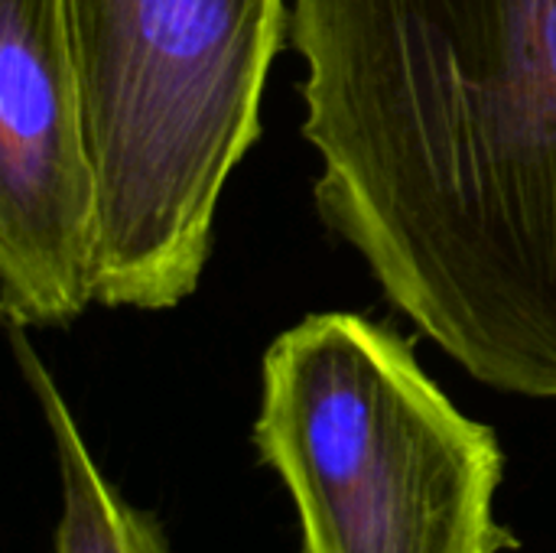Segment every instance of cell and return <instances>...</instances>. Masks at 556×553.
<instances>
[{
	"instance_id": "obj_1",
	"label": "cell",
	"mask_w": 556,
	"mask_h": 553,
	"mask_svg": "<svg viewBox=\"0 0 556 553\" xmlns=\"http://www.w3.org/2000/svg\"><path fill=\"white\" fill-rule=\"evenodd\" d=\"M319 222L485 388L556 401V0H290Z\"/></svg>"
},
{
	"instance_id": "obj_2",
	"label": "cell",
	"mask_w": 556,
	"mask_h": 553,
	"mask_svg": "<svg viewBox=\"0 0 556 553\" xmlns=\"http://www.w3.org/2000/svg\"><path fill=\"white\" fill-rule=\"evenodd\" d=\"M65 13L98 169L94 303L176 310L264 134L290 0H65Z\"/></svg>"
},
{
	"instance_id": "obj_3",
	"label": "cell",
	"mask_w": 556,
	"mask_h": 553,
	"mask_svg": "<svg viewBox=\"0 0 556 553\" xmlns=\"http://www.w3.org/2000/svg\"><path fill=\"white\" fill-rule=\"evenodd\" d=\"M257 460L287 489L300 553H508L505 450L358 313H313L261 362Z\"/></svg>"
},
{
	"instance_id": "obj_4",
	"label": "cell",
	"mask_w": 556,
	"mask_h": 553,
	"mask_svg": "<svg viewBox=\"0 0 556 553\" xmlns=\"http://www.w3.org/2000/svg\"><path fill=\"white\" fill-rule=\"evenodd\" d=\"M98 169L65 0H0V316L75 323L94 303Z\"/></svg>"
},
{
	"instance_id": "obj_5",
	"label": "cell",
	"mask_w": 556,
	"mask_h": 553,
	"mask_svg": "<svg viewBox=\"0 0 556 553\" xmlns=\"http://www.w3.org/2000/svg\"><path fill=\"white\" fill-rule=\"evenodd\" d=\"M7 332L59 463L62 512L55 525V553H173L160 521L130 505L94 463L55 378L26 342V329L7 326Z\"/></svg>"
}]
</instances>
